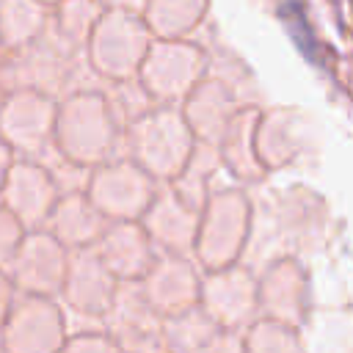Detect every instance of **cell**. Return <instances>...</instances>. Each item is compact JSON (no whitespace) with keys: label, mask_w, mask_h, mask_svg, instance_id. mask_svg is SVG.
Masks as SVG:
<instances>
[{"label":"cell","mask_w":353,"mask_h":353,"mask_svg":"<svg viewBox=\"0 0 353 353\" xmlns=\"http://www.w3.org/2000/svg\"><path fill=\"white\" fill-rule=\"evenodd\" d=\"M17 243H22L19 240V221L14 218L11 210L0 207V262L11 259L17 254V248H19Z\"/></svg>","instance_id":"obj_2"},{"label":"cell","mask_w":353,"mask_h":353,"mask_svg":"<svg viewBox=\"0 0 353 353\" xmlns=\"http://www.w3.org/2000/svg\"><path fill=\"white\" fill-rule=\"evenodd\" d=\"M119 243H132V259H135V265H141V270H146V259H149V251H146V243H143V234L135 229V226H119V229H108ZM124 254H130V245L124 248ZM102 265L108 268V270H113V268H127V273H130V256H124V259H119L116 256V251H105L102 254Z\"/></svg>","instance_id":"obj_1"}]
</instances>
